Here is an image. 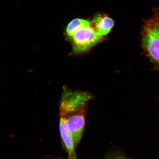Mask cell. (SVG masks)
<instances>
[{
	"instance_id": "8992f818",
	"label": "cell",
	"mask_w": 159,
	"mask_h": 159,
	"mask_svg": "<svg viewBox=\"0 0 159 159\" xmlns=\"http://www.w3.org/2000/svg\"><path fill=\"white\" fill-rule=\"evenodd\" d=\"M92 24L94 29L101 35H105L111 30L114 25V21L107 16L99 15L95 16Z\"/></svg>"
},
{
	"instance_id": "ba28073f",
	"label": "cell",
	"mask_w": 159,
	"mask_h": 159,
	"mask_svg": "<svg viewBox=\"0 0 159 159\" xmlns=\"http://www.w3.org/2000/svg\"><path fill=\"white\" fill-rule=\"evenodd\" d=\"M148 21L159 27V8L154 9V15Z\"/></svg>"
},
{
	"instance_id": "7a4b0ae2",
	"label": "cell",
	"mask_w": 159,
	"mask_h": 159,
	"mask_svg": "<svg viewBox=\"0 0 159 159\" xmlns=\"http://www.w3.org/2000/svg\"><path fill=\"white\" fill-rule=\"evenodd\" d=\"M102 37L90 25L79 29L71 39L73 51L77 53L85 52L98 43Z\"/></svg>"
},
{
	"instance_id": "5b68a950",
	"label": "cell",
	"mask_w": 159,
	"mask_h": 159,
	"mask_svg": "<svg viewBox=\"0 0 159 159\" xmlns=\"http://www.w3.org/2000/svg\"><path fill=\"white\" fill-rule=\"evenodd\" d=\"M66 123V117H61L59 130L61 140L68 154V159H77L74 141L67 128Z\"/></svg>"
},
{
	"instance_id": "9c48e42d",
	"label": "cell",
	"mask_w": 159,
	"mask_h": 159,
	"mask_svg": "<svg viewBox=\"0 0 159 159\" xmlns=\"http://www.w3.org/2000/svg\"><path fill=\"white\" fill-rule=\"evenodd\" d=\"M105 159H130L126 156L120 154H115L111 155Z\"/></svg>"
},
{
	"instance_id": "3957f363",
	"label": "cell",
	"mask_w": 159,
	"mask_h": 159,
	"mask_svg": "<svg viewBox=\"0 0 159 159\" xmlns=\"http://www.w3.org/2000/svg\"><path fill=\"white\" fill-rule=\"evenodd\" d=\"M142 34L144 49L151 60L159 65V27L147 21Z\"/></svg>"
},
{
	"instance_id": "277c9868",
	"label": "cell",
	"mask_w": 159,
	"mask_h": 159,
	"mask_svg": "<svg viewBox=\"0 0 159 159\" xmlns=\"http://www.w3.org/2000/svg\"><path fill=\"white\" fill-rule=\"evenodd\" d=\"M85 109H81L66 117L67 127L74 141L75 148L80 142L85 126Z\"/></svg>"
},
{
	"instance_id": "6da1fadb",
	"label": "cell",
	"mask_w": 159,
	"mask_h": 159,
	"mask_svg": "<svg viewBox=\"0 0 159 159\" xmlns=\"http://www.w3.org/2000/svg\"><path fill=\"white\" fill-rule=\"evenodd\" d=\"M60 105L61 117H66L81 109H85L87 103L91 98L88 93L72 91L64 88Z\"/></svg>"
},
{
	"instance_id": "52a82bcc",
	"label": "cell",
	"mask_w": 159,
	"mask_h": 159,
	"mask_svg": "<svg viewBox=\"0 0 159 159\" xmlns=\"http://www.w3.org/2000/svg\"><path fill=\"white\" fill-rule=\"evenodd\" d=\"M90 21L86 20L80 19H73L67 25L66 29V33L67 37L71 39L77 30L85 27L90 26Z\"/></svg>"
}]
</instances>
